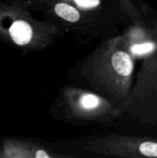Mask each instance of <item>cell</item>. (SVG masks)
I'll use <instances>...</instances> for the list:
<instances>
[{"instance_id":"6da1fadb","label":"cell","mask_w":157,"mask_h":158,"mask_svg":"<svg viewBox=\"0 0 157 158\" xmlns=\"http://www.w3.org/2000/svg\"><path fill=\"white\" fill-rule=\"evenodd\" d=\"M140 10L142 18L122 35L127 49L140 63L123 112L141 123L157 125V13L147 5Z\"/></svg>"},{"instance_id":"7a4b0ae2","label":"cell","mask_w":157,"mask_h":158,"mask_svg":"<svg viewBox=\"0 0 157 158\" xmlns=\"http://www.w3.org/2000/svg\"><path fill=\"white\" fill-rule=\"evenodd\" d=\"M135 63L123 36H117L100 45L83 69L99 94L111 101L123 113L133 84Z\"/></svg>"},{"instance_id":"3957f363","label":"cell","mask_w":157,"mask_h":158,"mask_svg":"<svg viewBox=\"0 0 157 158\" xmlns=\"http://www.w3.org/2000/svg\"><path fill=\"white\" fill-rule=\"evenodd\" d=\"M52 27L40 24L25 11L12 6L0 7V33L21 47L40 46L53 37Z\"/></svg>"},{"instance_id":"277c9868","label":"cell","mask_w":157,"mask_h":158,"mask_svg":"<svg viewBox=\"0 0 157 158\" xmlns=\"http://www.w3.org/2000/svg\"><path fill=\"white\" fill-rule=\"evenodd\" d=\"M87 149L108 156L157 158V139L131 135H110L90 142Z\"/></svg>"},{"instance_id":"5b68a950","label":"cell","mask_w":157,"mask_h":158,"mask_svg":"<svg viewBox=\"0 0 157 158\" xmlns=\"http://www.w3.org/2000/svg\"><path fill=\"white\" fill-rule=\"evenodd\" d=\"M68 112L82 120H106L118 117L122 111L101 94L68 89L65 93Z\"/></svg>"},{"instance_id":"8992f818","label":"cell","mask_w":157,"mask_h":158,"mask_svg":"<svg viewBox=\"0 0 157 158\" xmlns=\"http://www.w3.org/2000/svg\"><path fill=\"white\" fill-rule=\"evenodd\" d=\"M39 147L28 143L18 142H8L5 143L1 150L0 156L8 158H36V154Z\"/></svg>"},{"instance_id":"52a82bcc","label":"cell","mask_w":157,"mask_h":158,"mask_svg":"<svg viewBox=\"0 0 157 158\" xmlns=\"http://www.w3.org/2000/svg\"><path fill=\"white\" fill-rule=\"evenodd\" d=\"M54 11L60 19L68 22H77L81 19V13L78 8L68 3L59 2L56 4Z\"/></svg>"},{"instance_id":"ba28073f","label":"cell","mask_w":157,"mask_h":158,"mask_svg":"<svg viewBox=\"0 0 157 158\" xmlns=\"http://www.w3.org/2000/svg\"><path fill=\"white\" fill-rule=\"evenodd\" d=\"M124 12L130 17L131 21H136L142 18L141 10L134 5L132 0H120Z\"/></svg>"},{"instance_id":"9c48e42d","label":"cell","mask_w":157,"mask_h":158,"mask_svg":"<svg viewBox=\"0 0 157 158\" xmlns=\"http://www.w3.org/2000/svg\"><path fill=\"white\" fill-rule=\"evenodd\" d=\"M75 5L81 9H93L101 5V0H73Z\"/></svg>"}]
</instances>
